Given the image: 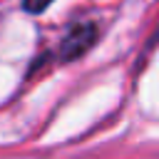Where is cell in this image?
I'll use <instances>...</instances> for the list:
<instances>
[{"instance_id": "obj_2", "label": "cell", "mask_w": 159, "mask_h": 159, "mask_svg": "<svg viewBox=\"0 0 159 159\" xmlns=\"http://www.w3.org/2000/svg\"><path fill=\"white\" fill-rule=\"evenodd\" d=\"M52 0H22V7L27 12H42L45 7H50Z\"/></svg>"}, {"instance_id": "obj_1", "label": "cell", "mask_w": 159, "mask_h": 159, "mask_svg": "<svg viewBox=\"0 0 159 159\" xmlns=\"http://www.w3.org/2000/svg\"><path fill=\"white\" fill-rule=\"evenodd\" d=\"M97 25L94 22H80V25H75L67 35H65V40H62V45H60V57L62 60H77V57H82L92 45H94V40H97Z\"/></svg>"}]
</instances>
